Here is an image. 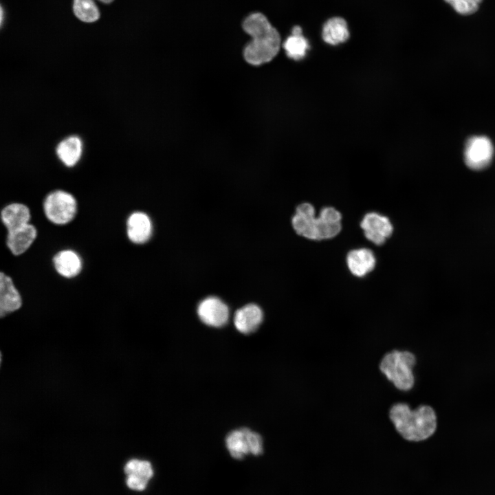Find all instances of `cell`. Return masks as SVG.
<instances>
[{"label":"cell","instance_id":"obj_2","mask_svg":"<svg viewBox=\"0 0 495 495\" xmlns=\"http://www.w3.org/2000/svg\"><path fill=\"white\" fill-rule=\"evenodd\" d=\"M389 416L399 434L410 441L429 438L437 428L436 414L428 406H420L412 410L408 404L397 403L391 407Z\"/></svg>","mask_w":495,"mask_h":495},{"label":"cell","instance_id":"obj_18","mask_svg":"<svg viewBox=\"0 0 495 495\" xmlns=\"http://www.w3.org/2000/svg\"><path fill=\"white\" fill-rule=\"evenodd\" d=\"M53 262L57 272L66 278L77 276L82 269V261L80 256L70 250L58 252L54 256Z\"/></svg>","mask_w":495,"mask_h":495},{"label":"cell","instance_id":"obj_11","mask_svg":"<svg viewBox=\"0 0 495 495\" xmlns=\"http://www.w3.org/2000/svg\"><path fill=\"white\" fill-rule=\"evenodd\" d=\"M126 474V485L133 490H144L150 478L153 475V470L150 462L139 459H131L124 466Z\"/></svg>","mask_w":495,"mask_h":495},{"label":"cell","instance_id":"obj_16","mask_svg":"<svg viewBox=\"0 0 495 495\" xmlns=\"http://www.w3.org/2000/svg\"><path fill=\"white\" fill-rule=\"evenodd\" d=\"M316 218L314 207L309 203L298 205L292 219V226L296 232L312 240L313 223Z\"/></svg>","mask_w":495,"mask_h":495},{"label":"cell","instance_id":"obj_3","mask_svg":"<svg viewBox=\"0 0 495 495\" xmlns=\"http://www.w3.org/2000/svg\"><path fill=\"white\" fill-rule=\"evenodd\" d=\"M415 356L409 351L394 350L382 359L380 368L386 378L401 390H408L414 385L413 367Z\"/></svg>","mask_w":495,"mask_h":495},{"label":"cell","instance_id":"obj_21","mask_svg":"<svg viewBox=\"0 0 495 495\" xmlns=\"http://www.w3.org/2000/svg\"><path fill=\"white\" fill-rule=\"evenodd\" d=\"M283 48L286 55L292 59L299 60L305 57L309 45L307 39L302 35V30L300 26L296 25L293 28L292 34L283 43Z\"/></svg>","mask_w":495,"mask_h":495},{"label":"cell","instance_id":"obj_6","mask_svg":"<svg viewBox=\"0 0 495 495\" xmlns=\"http://www.w3.org/2000/svg\"><path fill=\"white\" fill-rule=\"evenodd\" d=\"M494 147L485 136H473L465 144L464 159L466 165L473 170H481L492 161Z\"/></svg>","mask_w":495,"mask_h":495},{"label":"cell","instance_id":"obj_19","mask_svg":"<svg viewBox=\"0 0 495 495\" xmlns=\"http://www.w3.org/2000/svg\"><path fill=\"white\" fill-rule=\"evenodd\" d=\"M30 219V210L22 204L8 205L1 211V219L8 231L17 229L29 223Z\"/></svg>","mask_w":495,"mask_h":495},{"label":"cell","instance_id":"obj_12","mask_svg":"<svg viewBox=\"0 0 495 495\" xmlns=\"http://www.w3.org/2000/svg\"><path fill=\"white\" fill-rule=\"evenodd\" d=\"M153 230L149 217L142 212H135L128 218L127 235L134 243L142 244L148 241Z\"/></svg>","mask_w":495,"mask_h":495},{"label":"cell","instance_id":"obj_1","mask_svg":"<svg viewBox=\"0 0 495 495\" xmlns=\"http://www.w3.org/2000/svg\"><path fill=\"white\" fill-rule=\"evenodd\" d=\"M242 28L252 38L243 50L246 62L260 65L271 61L278 54L280 36L265 15L261 12L249 14L243 20Z\"/></svg>","mask_w":495,"mask_h":495},{"label":"cell","instance_id":"obj_22","mask_svg":"<svg viewBox=\"0 0 495 495\" xmlns=\"http://www.w3.org/2000/svg\"><path fill=\"white\" fill-rule=\"evenodd\" d=\"M98 1L110 3L113 0ZM73 10L76 16L84 22H94L100 17V12L94 0H74Z\"/></svg>","mask_w":495,"mask_h":495},{"label":"cell","instance_id":"obj_5","mask_svg":"<svg viewBox=\"0 0 495 495\" xmlns=\"http://www.w3.org/2000/svg\"><path fill=\"white\" fill-rule=\"evenodd\" d=\"M226 444L230 455L236 459L249 454L259 455L263 452L261 436L248 428L232 430L226 438Z\"/></svg>","mask_w":495,"mask_h":495},{"label":"cell","instance_id":"obj_17","mask_svg":"<svg viewBox=\"0 0 495 495\" xmlns=\"http://www.w3.org/2000/svg\"><path fill=\"white\" fill-rule=\"evenodd\" d=\"M350 34L346 20L340 16L328 19L322 31L323 41L331 45H337L346 41Z\"/></svg>","mask_w":495,"mask_h":495},{"label":"cell","instance_id":"obj_7","mask_svg":"<svg viewBox=\"0 0 495 495\" xmlns=\"http://www.w3.org/2000/svg\"><path fill=\"white\" fill-rule=\"evenodd\" d=\"M197 312L200 320L212 327H223L229 320L228 307L215 296H209L201 300L198 305Z\"/></svg>","mask_w":495,"mask_h":495},{"label":"cell","instance_id":"obj_15","mask_svg":"<svg viewBox=\"0 0 495 495\" xmlns=\"http://www.w3.org/2000/svg\"><path fill=\"white\" fill-rule=\"evenodd\" d=\"M21 296L10 277L3 272L0 274V312L1 316L16 311L21 306Z\"/></svg>","mask_w":495,"mask_h":495},{"label":"cell","instance_id":"obj_24","mask_svg":"<svg viewBox=\"0 0 495 495\" xmlns=\"http://www.w3.org/2000/svg\"><path fill=\"white\" fill-rule=\"evenodd\" d=\"M3 8H1V25H2V23H3Z\"/></svg>","mask_w":495,"mask_h":495},{"label":"cell","instance_id":"obj_10","mask_svg":"<svg viewBox=\"0 0 495 495\" xmlns=\"http://www.w3.org/2000/svg\"><path fill=\"white\" fill-rule=\"evenodd\" d=\"M263 320L262 309L254 303L248 304L237 309L233 318L234 325L236 330L245 335L255 332Z\"/></svg>","mask_w":495,"mask_h":495},{"label":"cell","instance_id":"obj_14","mask_svg":"<svg viewBox=\"0 0 495 495\" xmlns=\"http://www.w3.org/2000/svg\"><path fill=\"white\" fill-rule=\"evenodd\" d=\"M36 236V228L34 226L28 223L17 229L8 231L7 245L13 254L20 255L30 248Z\"/></svg>","mask_w":495,"mask_h":495},{"label":"cell","instance_id":"obj_9","mask_svg":"<svg viewBox=\"0 0 495 495\" xmlns=\"http://www.w3.org/2000/svg\"><path fill=\"white\" fill-rule=\"evenodd\" d=\"M360 226L366 238L377 245L383 244L390 236L393 231L390 219L386 216L374 212L364 215Z\"/></svg>","mask_w":495,"mask_h":495},{"label":"cell","instance_id":"obj_13","mask_svg":"<svg viewBox=\"0 0 495 495\" xmlns=\"http://www.w3.org/2000/svg\"><path fill=\"white\" fill-rule=\"evenodd\" d=\"M375 257L368 248H358L350 251L346 256L349 270L354 276L363 277L371 272L375 266Z\"/></svg>","mask_w":495,"mask_h":495},{"label":"cell","instance_id":"obj_20","mask_svg":"<svg viewBox=\"0 0 495 495\" xmlns=\"http://www.w3.org/2000/svg\"><path fill=\"white\" fill-rule=\"evenodd\" d=\"M82 153V143L77 136H69L62 140L56 147L59 160L67 166L77 164Z\"/></svg>","mask_w":495,"mask_h":495},{"label":"cell","instance_id":"obj_4","mask_svg":"<svg viewBox=\"0 0 495 495\" xmlns=\"http://www.w3.org/2000/svg\"><path fill=\"white\" fill-rule=\"evenodd\" d=\"M47 218L52 223L64 225L71 221L77 211L75 198L70 193L56 190L50 193L43 204Z\"/></svg>","mask_w":495,"mask_h":495},{"label":"cell","instance_id":"obj_23","mask_svg":"<svg viewBox=\"0 0 495 495\" xmlns=\"http://www.w3.org/2000/svg\"><path fill=\"white\" fill-rule=\"evenodd\" d=\"M450 4L454 10L463 15H469L474 13L478 9L482 0H444Z\"/></svg>","mask_w":495,"mask_h":495},{"label":"cell","instance_id":"obj_8","mask_svg":"<svg viewBox=\"0 0 495 495\" xmlns=\"http://www.w3.org/2000/svg\"><path fill=\"white\" fill-rule=\"evenodd\" d=\"M342 215L332 207L323 208L313 223L312 240L329 239L337 236L341 230Z\"/></svg>","mask_w":495,"mask_h":495}]
</instances>
